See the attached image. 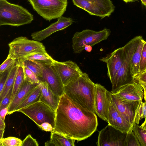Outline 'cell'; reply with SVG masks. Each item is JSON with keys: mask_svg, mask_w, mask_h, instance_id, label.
<instances>
[{"mask_svg": "<svg viewBox=\"0 0 146 146\" xmlns=\"http://www.w3.org/2000/svg\"><path fill=\"white\" fill-rule=\"evenodd\" d=\"M53 131L78 141L96 131L98 125L96 113L84 108L64 94L56 111Z\"/></svg>", "mask_w": 146, "mask_h": 146, "instance_id": "1", "label": "cell"}, {"mask_svg": "<svg viewBox=\"0 0 146 146\" xmlns=\"http://www.w3.org/2000/svg\"><path fill=\"white\" fill-rule=\"evenodd\" d=\"M96 84L86 73L64 86V94L85 109L96 113L94 100Z\"/></svg>", "mask_w": 146, "mask_h": 146, "instance_id": "2", "label": "cell"}, {"mask_svg": "<svg viewBox=\"0 0 146 146\" xmlns=\"http://www.w3.org/2000/svg\"><path fill=\"white\" fill-rule=\"evenodd\" d=\"M33 16L21 6L0 0V26L18 27L31 23Z\"/></svg>", "mask_w": 146, "mask_h": 146, "instance_id": "3", "label": "cell"}, {"mask_svg": "<svg viewBox=\"0 0 146 146\" xmlns=\"http://www.w3.org/2000/svg\"><path fill=\"white\" fill-rule=\"evenodd\" d=\"M142 39L141 36L134 37L123 47L124 58L122 65L111 83L114 93L122 86L133 82L130 71V63L132 57L136 50L139 43Z\"/></svg>", "mask_w": 146, "mask_h": 146, "instance_id": "4", "label": "cell"}, {"mask_svg": "<svg viewBox=\"0 0 146 146\" xmlns=\"http://www.w3.org/2000/svg\"><path fill=\"white\" fill-rule=\"evenodd\" d=\"M9 51L7 58L20 61L30 55L46 52L41 42L21 36L16 38L8 44Z\"/></svg>", "mask_w": 146, "mask_h": 146, "instance_id": "5", "label": "cell"}, {"mask_svg": "<svg viewBox=\"0 0 146 146\" xmlns=\"http://www.w3.org/2000/svg\"><path fill=\"white\" fill-rule=\"evenodd\" d=\"M110 30L105 28L100 31L85 29L76 32L72 38V47L74 53H79L85 49L86 46H92L106 40L110 35Z\"/></svg>", "mask_w": 146, "mask_h": 146, "instance_id": "6", "label": "cell"}, {"mask_svg": "<svg viewBox=\"0 0 146 146\" xmlns=\"http://www.w3.org/2000/svg\"><path fill=\"white\" fill-rule=\"evenodd\" d=\"M34 9L47 21L62 16L65 11L67 0H28Z\"/></svg>", "mask_w": 146, "mask_h": 146, "instance_id": "7", "label": "cell"}, {"mask_svg": "<svg viewBox=\"0 0 146 146\" xmlns=\"http://www.w3.org/2000/svg\"><path fill=\"white\" fill-rule=\"evenodd\" d=\"M18 111L27 115L38 127L44 123L48 122L54 129L55 110L41 101H39L22 108Z\"/></svg>", "mask_w": 146, "mask_h": 146, "instance_id": "8", "label": "cell"}, {"mask_svg": "<svg viewBox=\"0 0 146 146\" xmlns=\"http://www.w3.org/2000/svg\"><path fill=\"white\" fill-rule=\"evenodd\" d=\"M75 5L90 14L102 19L109 17L114 11L115 7L111 0H72Z\"/></svg>", "mask_w": 146, "mask_h": 146, "instance_id": "9", "label": "cell"}, {"mask_svg": "<svg viewBox=\"0 0 146 146\" xmlns=\"http://www.w3.org/2000/svg\"><path fill=\"white\" fill-rule=\"evenodd\" d=\"M127 133L108 124L99 132L98 146H124Z\"/></svg>", "mask_w": 146, "mask_h": 146, "instance_id": "10", "label": "cell"}, {"mask_svg": "<svg viewBox=\"0 0 146 146\" xmlns=\"http://www.w3.org/2000/svg\"><path fill=\"white\" fill-rule=\"evenodd\" d=\"M53 65L64 86L82 75L83 72L75 62L55 61Z\"/></svg>", "mask_w": 146, "mask_h": 146, "instance_id": "11", "label": "cell"}, {"mask_svg": "<svg viewBox=\"0 0 146 146\" xmlns=\"http://www.w3.org/2000/svg\"><path fill=\"white\" fill-rule=\"evenodd\" d=\"M42 72L41 81L48 84L52 91L60 97L64 94V85L53 65H46L37 62Z\"/></svg>", "mask_w": 146, "mask_h": 146, "instance_id": "12", "label": "cell"}, {"mask_svg": "<svg viewBox=\"0 0 146 146\" xmlns=\"http://www.w3.org/2000/svg\"><path fill=\"white\" fill-rule=\"evenodd\" d=\"M110 94L111 92L107 90V122L116 129L123 132L127 133L132 129L133 125L125 120L117 110L112 102Z\"/></svg>", "mask_w": 146, "mask_h": 146, "instance_id": "13", "label": "cell"}, {"mask_svg": "<svg viewBox=\"0 0 146 146\" xmlns=\"http://www.w3.org/2000/svg\"><path fill=\"white\" fill-rule=\"evenodd\" d=\"M112 102L122 117L133 125L136 109L141 101H128L120 98L111 92Z\"/></svg>", "mask_w": 146, "mask_h": 146, "instance_id": "14", "label": "cell"}, {"mask_svg": "<svg viewBox=\"0 0 146 146\" xmlns=\"http://www.w3.org/2000/svg\"><path fill=\"white\" fill-rule=\"evenodd\" d=\"M123 47L115 50L110 54L100 59L107 64V76L111 83L121 67L123 60Z\"/></svg>", "mask_w": 146, "mask_h": 146, "instance_id": "15", "label": "cell"}, {"mask_svg": "<svg viewBox=\"0 0 146 146\" xmlns=\"http://www.w3.org/2000/svg\"><path fill=\"white\" fill-rule=\"evenodd\" d=\"M143 88L138 81L134 80L112 93L122 100L128 101H141L144 97Z\"/></svg>", "mask_w": 146, "mask_h": 146, "instance_id": "16", "label": "cell"}, {"mask_svg": "<svg viewBox=\"0 0 146 146\" xmlns=\"http://www.w3.org/2000/svg\"><path fill=\"white\" fill-rule=\"evenodd\" d=\"M56 22L51 24L46 28L33 33L31 36L33 39L38 41L45 39L53 33L63 30L71 25L73 22L71 18L62 16L57 18Z\"/></svg>", "mask_w": 146, "mask_h": 146, "instance_id": "17", "label": "cell"}, {"mask_svg": "<svg viewBox=\"0 0 146 146\" xmlns=\"http://www.w3.org/2000/svg\"><path fill=\"white\" fill-rule=\"evenodd\" d=\"M107 90L100 84H96L94 106L96 114L107 121L108 98Z\"/></svg>", "mask_w": 146, "mask_h": 146, "instance_id": "18", "label": "cell"}, {"mask_svg": "<svg viewBox=\"0 0 146 146\" xmlns=\"http://www.w3.org/2000/svg\"><path fill=\"white\" fill-rule=\"evenodd\" d=\"M38 84L31 83L25 79L19 92L9 106L7 114H10L14 112L28 93Z\"/></svg>", "mask_w": 146, "mask_h": 146, "instance_id": "19", "label": "cell"}, {"mask_svg": "<svg viewBox=\"0 0 146 146\" xmlns=\"http://www.w3.org/2000/svg\"><path fill=\"white\" fill-rule=\"evenodd\" d=\"M39 85L41 90L40 101L47 104L56 111L60 97L57 96L52 91L46 82L41 81Z\"/></svg>", "mask_w": 146, "mask_h": 146, "instance_id": "20", "label": "cell"}, {"mask_svg": "<svg viewBox=\"0 0 146 146\" xmlns=\"http://www.w3.org/2000/svg\"><path fill=\"white\" fill-rule=\"evenodd\" d=\"M75 140L58 133L51 132L50 140L45 143V146H74Z\"/></svg>", "mask_w": 146, "mask_h": 146, "instance_id": "21", "label": "cell"}, {"mask_svg": "<svg viewBox=\"0 0 146 146\" xmlns=\"http://www.w3.org/2000/svg\"><path fill=\"white\" fill-rule=\"evenodd\" d=\"M145 41L143 38L141 40L131 58L130 71L131 76L134 80L137 76L139 73L141 53Z\"/></svg>", "mask_w": 146, "mask_h": 146, "instance_id": "22", "label": "cell"}, {"mask_svg": "<svg viewBox=\"0 0 146 146\" xmlns=\"http://www.w3.org/2000/svg\"><path fill=\"white\" fill-rule=\"evenodd\" d=\"M41 94V88L39 84L37 86L32 89L28 93L14 112L18 111L20 109L40 101Z\"/></svg>", "mask_w": 146, "mask_h": 146, "instance_id": "23", "label": "cell"}, {"mask_svg": "<svg viewBox=\"0 0 146 146\" xmlns=\"http://www.w3.org/2000/svg\"><path fill=\"white\" fill-rule=\"evenodd\" d=\"M19 66V62L17 61L16 64L11 69L3 90L0 94V102L13 87Z\"/></svg>", "mask_w": 146, "mask_h": 146, "instance_id": "24", "label": "cell"}, {"mask_svg": "<svg viewBox=\"0 0 146 146\" xmlns=\"http://www.w3.org/2000/svg\"><path fill=\"white\" fill-rule=\"evenodd\" d=\"M25 59L31 60L46 65H53L56 61L46 52L36 53L30 55L24 58L21 61Z\"/></svg>", "mask_w": 146, "mask_h": 146, "instance_id": "25", "label": "cell"}, {"mask_svg": "<svg viewBox=\"0 0 146 146\" xmlns=\"http://www.w3.org/2000/svg\"><path fill=\"white\" fill-rule=\"evenodd\" d=\"M19 62L17 75L13 86L12 94L10 104L12 102L21 87L25 80L23 69L21 63Z\"/></svg>", "mask_w": 146, "mask_h": 146, "instance_id": "26", "label": "cell"}, {"mask_svg": "<svg viewBox=\"0 0 146 146\" xmlns=\"http://www.w3.org/2000/svg\"><path fill=\"white\" fill-rule=\"evenodd\" d=\"M21 62L23 66L26 67L35 74L40 79L42 78V72L40 67L36 62L31 60L25 59Z\"/></svg>", "mask_w": 146, "mask_h": 146, "instance_id": "27", "label": "cell"}, {"mask_svg": "<svg viewBox=\"0 0 146 146\" xmlns=\"http://www.w3.org/2000/svg\"><path fill=\"white\" fill-rule=\"evenodd\" d=\"M132 130L138 139L140 146H146V133L143 132L140 126L134 123Z\"/></svg>", "mask_w": 146, "mask_h": 146, "instance_id": "28", "label": "cell"}, {"mask_svg": "<svg viewBox=\"0 0 146 146\" xmlns=\"http://www.w3.org/2000/svg\"><path fill=\"white\" fill-rule=\"evenodd\" d=\"M143 118H146V103L140 101L136 109L134 119V123L139 124L140 121Z\"/></svg>", "mask_w": 146, "mask_h": 146, "instance_id": "29", "label": "cell"}, {"mask_svg": "<svg viewBox=\"0 0 146 146\" xmlns=\"http://www.w3.org/2000/svg\"><path fill=\"white\" fill-rule=\"evenodd\" d=\"M22 66L25 79L31 83L39 84L41 82L39 78L29 68L23 65Z\"/></svg>", "mask_w": 146, "mask_h": 146, "instance_id": "30", "label": "cell"}, {"mask_svg": "<svg viewBox=\"0 0 146 146\" xmlns=\"http://www.w3.org/2000/svg\"><path fill=\"white\" fill-rule=\"evenodd\" d=\"M22 143L21 139L14 137L0 139V146H21Z\"/></svg>", "mask_w": 146, "mask_h": 146, "instance_id": "31", "label": "cell"}, {"mask_svg": "<svg viewBox=\"0 0 146 146\" xmlns=\"http://www.w3.org/2000/svg\"><path fill=\"white\" fill-rule=\"evenodd\" d=\"M140 146L139 142L132 129L127 133L125 140L124 146Z\"/></svg>", "mask_w": 146, "mask_h": 146, "instance_id": "32", "label": "cell"}, {"mask_svg": "<svg viewBox=\"0 0 146 146\" xmlns=\"http://www.w3.org/2000/svg\"><path fill=\"white\" fill-rule=\"evenodd\" d=\"M146 72V41L143 44L140 61L139 73L137 76Z\"/></svg>", "mask_w": 146, "mask_h": 146, "instance_id": "33", "label": "cell"}, {"mask_svg": "<svg viewBox=\"0 0 146 146\" xmlns=\"http://www.w3.org/2000/svg\"><path fill=\"white\" fill-rule=\"evenodd\" d=\"M17 61L11 58L7 57L0 66V74L11 69L17 63Z\"/></svg>", "mask_w": 146, "mask_h": 146, "instance_id": "34", "label": "cell"}, {"mask_svg": "<svg viewBox=\"0 0 146 146\" xmlns=\"http://www.w3.org/2000/svg\"><path fill=\"white\" fill-rule=\"evenodd\" d=\"M13 88V87L10 89L7 94L0 102V110L8 107L11 101Z\"/></svg>", "mask_w": 146, "mask_h": 146, "instance_id": "35", "label": "cell"}, {"mask_svg": "<svg viewBox=\"0 0 146 146\" xmlns=\"http://www.w3.org/2000/svg\"><path fill=\"white\" fill-rule=\"evenodd\" d=\"M38 143L36 140L31 135L29 134L22 141L21 146H38Z\"/></svg>", "mask_w": 146, "mask_h": 146, "instance_id": "36", "label": "cell"}, {"mask_svg": "<svg viewBox=\"0 0 146 146\" xmlns=\"http://www.w3.org/2000/svg\"><path fill=\"white\" fill-rule=\"evenodd\" d=\"M11 68L0 74V94L3 90Z\"/></svg>", "mask_w": 146, "mask_h": 146, "instance_id": "37", "label": "cell"}, {"mask_svg": "<svg viewBox=\"0 0 146 146\" xmlns=\"http://www.w3.org/2000/svg\"><path fill=\"white\" fill-rule=\"evenodd\" d=\"M42 130L46 131L52 132L53 131L54 128L52 125L48 122H45L41 124L39 127Z\"/></svg>", "mask_w": 146, "mask_h": 146, "instance_id": "38", "label": "cell"}, {"mask_svg": "<svg viewBox=\"0 0 146 146\" xmlns=\"http://www.w3.org/2000/svg\"><path fill=\"white\" fill-rule=\"evenodd\" d=\"M8 107L3 108L0 110V118L4 121L6 115L7 114Z\"/></svg>", "mask_w": 146, "mask_h": 146, "instance_id": "39", "label": "cell"}, {"mask_svg": "<svg viewBox=\"0 0 146 146\" xmlns=\"http://www.w3.org/2000/svg\"><path fill=\"white\" fill-rule=\"evenodd\" d=\"M136 81H141L146 83V72L135 79Z\"/></svg>", "mask_w": 146, "mask_h": 146, "instance_id": "40", "label": "cell"}, {"mask_svg": "<svg viewBox=\"0 0 146 146\" xmlns=\"http://www.w3.org/2000/svg\"><path fill=\"white\" fill-rule=\"evenodd\" d=\"M5 121L0 118V130H5Z\"/></svg>", "mask_w": 146, "mask_h": 146, "instance_id": "41", "label": "cell"}, {"mask_svg": "<svg viewBox=\"0 0 146 146\" xmlns=\"http://www.w3.org/2000/svg\"><path fill=\"white\" fill-rule=\"evenodd\" d=\"M140 127L143 132L146 133V120H145L144 122L140 126Z\"/></svg>", "mask_w": 146, "mask_h": 146, "instance_id": "42", "label": "cell"}, {"mask_svg": "<svg viewBox=\"0 0 146 146\" xmlns=\"http://www.w3.org/2000/svg\"><path fill=\"white\" fill-rule=\"evenodd\" d=\"M138 81L143 89L145 88L146 89V83L141 81Z\"/></svg>", "mask_w": 146, "mask_h": 146, "instance_id": "43", "label": "cell"}, {"mask_svg": "<svg viewBox=\"0 0 146 146\" xmlns=\"http://www.w3.org/2000/svg\"><path fill=\"white\" fill-rule=\"evenodd\" d=\"M85 49L88 52H90L92 50V46H85Z\"/></svg>", "mask_w": 146, "mask_h": 146, "instance_id": "44", "label": "cell"}, {"mask_svg": "<svg viewBox=\"0 0 146 146\" xmlns=\"http://www.w3.org/2000/svg\"><path fill=\"white\" fill-rule=\"evenodd\" d=\"M144 90V98L145 101L146 102V89L143 88Z\"/></svg>", "mask_w": 146, "mask_h": 146, "instance_id": "45", "label": "cell"}, {"mask_svg": "<svg viewBox=\"0 0 146 146\" xmlns=\"http://www.w3.org/2000/svg\"><path fill=\"white\" fill-rule=\"evenodd\" d=\"M142 3L145 6H146V0H141Z\"/></svg>", "mask_w": 146, "mask_h": 146, "instance_id": "46", "label": "cell"}, {"mask_svg": "<svg viewBox=\"0 0 146 146\" xmlns=\"http://www.w3.org/2000/svg\"><path fill=\"white\" fill-rule=\"evenodd\" d=\"M123 0L126 3H127V2H133V1H136L137 0Z\"/></svg>", "mask_w": 146, "mask_h": 146, "instance_id": "47", "label": "cell"}, {"mask_svg": "<svg viewBox=\"0 0 146 146\" xmlns=\"http://www.w3.org/2000/svg\"><path fill=\"white\" fill-rule=\"evenodd\" d=\"M145 102H146V101H145ZM145 120H146V119H145Z\"/></svg>", "mask_w": 146, "mask_h": 146, "instance_id": "48", "label": "cell"}]
</instances>
